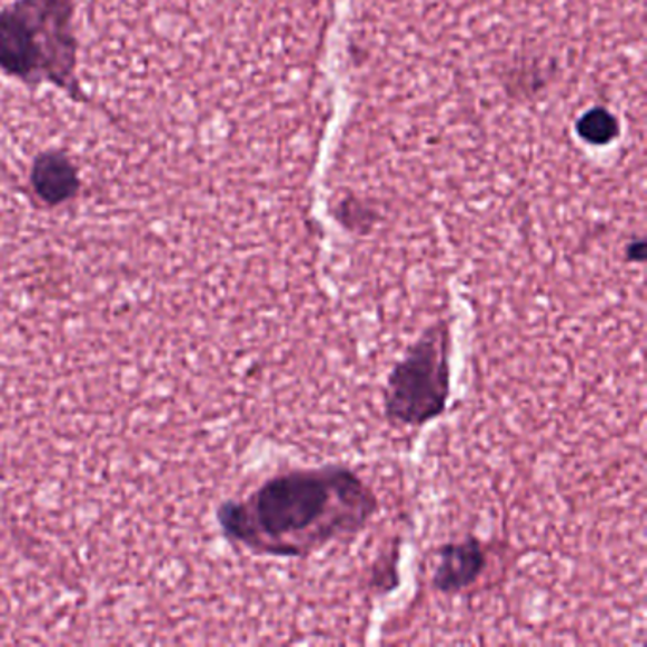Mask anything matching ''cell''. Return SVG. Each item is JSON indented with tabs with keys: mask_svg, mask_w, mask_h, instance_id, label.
Here are the masks:
<instances>
[{
	"mask_svg": "<svg viewBox=\"0 0 647 647\" xmlns=\"http://www.w3.org/2000/svg\"><path fill=\"white\" fill-rule=\"evenodd\" d=\"M376 496L346 467L278 475L243 501H227L217 520L230 541L257 555L308 557L369 525Z\"/></svg>",
	"mask_w": 647,
	"mask_h": 647,
	"instance_id": "6da1fadb",
	"label": "cell"
},
{
	"mask_svg": "<svg viewBox=\"0 0 647 647\" xmlns=\"http://www.w3.org/2000/svg\"><path fill=\"white\" fill-rule=\"evenodd\" d=\"M77 0H13L0 10V71L29 88L53 86L99 109L78 80Z\"/></svg>",
	"mask_w": 647,
	"mask_h": 647,
	"instance_id": "7a4b0ae2",
	"label": "cell"
},
{
	"mask_svg": "<svg viewBox=\"0 0 647 647\" xmlns=\"http://www.w3.org/2000/svg\"><path fill=\"white\" fill-rule=\"evenodd\" d=\"M452 337L447 324L429 327L391 370L384 410L391 424L421 428L447 410Z\"/></svg>",
	"mask_w": 647,
	"mask_h": 647,
	"instance_id": "3957f363",
	"label": "cell"
},
{
	"mask_svg": "<svg viewBox=\"0 0 647 647\" xmlns=\"http://www.w3.org/2000/svg\"><path fill=\"white\" fill-rule=\"evenodd\" d=\"M29 185L44 208L56 209L77 200L82 190L80 169L66 150L48 149L34 156Z\"/></svg>",
	"mask_w": 647,
	"mask_h": 647,
	"instance_id": "277c9868",
	"label": "cell"
},
{
	"mask_svg": "<svg viewBox=\"0 0 647 647\" xmlns=\"http://www.w3.org/2000/svg\"><path fill=\"white\" fill-rule=\"evenodd\" d=\"M485 547L479 539L467 538L447 544L439 550V564L435 568L434 587L445 595H456L471 587L486 568Z\"/></svg>",
	"mask_w": 647,
	"mask_h": 647,
	"instance_id": "5b68a950",
	"label": "cell"
},
{
	"mask_svg": "<svg viewBox=\"0 0 647 647\" xmlns=\"http://www.w3.org/2000/svg\"><path fill=\"white\" fill-rule=\"evenodd\" d=\"M625 260L630 265H641L646 260V241L641 236H633V240L625 243Z\"/></svg>",
	"mask_w": 647,
	"mask_h": 647,
	"instance_id": "8992f818",
	"label": "cell"
}]
</instances>
